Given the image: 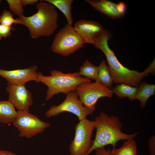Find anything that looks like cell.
I'll list each match as a JSON object with an SVG mask.
<instances>
[{"label":"cell","mask_w":155,"mask_h":155,"mask_svg":"<svg viewBox=\"0 0 155 155\" xmlns=\"http://www.w3.org/2000/svg\"><path fill=\"white\" fill-rule=\"evenodd\" d=\"M0 155H16V154L11 151L0 150Z\"/></svg>","instance_id":"83f0119b"},{"label":"cell","mask_w":155,"mask_h":155,"mask_svg":"<svg viewBox=\"0 0 155 155\" xmlns=\"http://www.w3.org/2000/svg\"><path fill=\"white\" fill-rule=\"evenodd\" d=\"M111 90L112 93L115 94L119 98L123 99L127 97L130 101H133L135 100L138 88L122 83L117 84Z\"/></svg>","instance_id":"2e32d148"},{"label":"cell","mask_w":155,"mask_h":155,"mask_svg":"<svg viewBox=\"0 0 155 155\" xmlns=\"http://www.w3.org/2000/svg\"><path fill=\"white\" fill-rule=\"evenodd\" d=\"M98 82L109 88L112 87L113 82L111 75L108 66L104 59H103L98 67Z\"/></svg>","instance_id":"ac0fdd59"},{"label":"cell","mask_w":155,"mask_h":155,"mask_svg":"<svg viewBox=\"0 0 155 155\" xmlns=\"http://www.w3.org/2000/svg\"><path fill=\"white\" fill-rule=\"evenodd\" d=\"M37 78L48 87L45 100L48 101L55 95L60 93L66 95L69 92L75 91L80 84L91 82V80L81 76L78 72L64 73L59 70H51L50 76H45L38 72Z\"/></svg>","instance_id":"277c9868"},{"label":"cell","mask_w":155,"mask_h":155,"mask_svg":"<svg viewBox=\"0 0 155 155\" xmlns=\"http://www.w3.org/2000/svg\"><path fill=\"white\" fill-rule=\"evenodd\" d=\"M57 7L64 15L68 24L72 25L73 19L71 12V5L73 0H43Z\"/></svg>","instance_id":"e0dca14e"},{"label":"cell","mask_w":155,"mask_h":155,"mask_svg":"<svg viewBox=\"0 0 155 155\" xmlns=\"http://www.w3.org/2000/svg\"><path fill=\"white\" fill-rule=\"evenodd\" d=\"M112 37L110 32L105 29L93 45L96 48L101 50L105 55L113 82L117 84L123 83L138 88L143 78L149 74L144 71L139 72L130 70L123 65L108 45V41Z\"/></svg>","instance_id":"6da1fadb"},{"label":"cell","mask_w":155,"mask_h":155,"mask_svg":"<svg viewBox=\"0 0 155 155\" xmlns=\"http://www.w3.org/2000/svg\"><path fill=\"white\" fill-rule=\"evenodd\" d=\"M73 27L85 43L93 44L104 30L99 23L85 20L76 22Z\"/></svg>","instance_id":"7c38bea8"},{"label":"cell","mask_w":155,"mask_h":155,"mask_svg":"<svg viewBox=\"0 0 155 155\" xmlns=\"http://www.w3.org/2000/svg\"><path fill=\"white\" fill-rule=\"evenodd\" d=\"M75 91L83 105L92 114L98 100L103 97L111 98L113 95L111 89L100 82L85 83L80 84Z\"/></svg>","instance_id":"52a82bcc"},{"label":"cell","mask_w":155,"mask_h":155,"mask_svg":"<svg viewBox=\"0 0 155 155\" xmlns=\"http://www.w3.org/2000/svg\"><path fill=\"white\" fill-rule=\"evenodd\" d=\"M155 59H154L144 71L148 74L150 73L154 75L155 73Z\"/></svg>","instance_id":"484cf974"},{"label":"cell","mask_w":155,"mask_h":155,"mask_svg":"<svg viewBox=\"0 0 155 155\" xmlns=\"http://www.w3.org/2000/svg\"><path fill=\"white\" fill-rule=\"evenodd\" d=\"M94 9L113 19L123 17L124 14L121 11L119 3H116L108 0H86Z\"/></svg>","instance_id":"4fadbf2b"},{"label":"cell","mask_w":155,"mask_h":155,"mask_svg":"<svg viewBox=\"0 0 155 155\" xmlns=\"http://www.w3.org/2000/svg\"><path fill=\"white\" fill-rule=\"evenodd\" d=\"M17 111V117L13 124L18 130L21 137L30 138L43 133L51 126L50 123L29 112Z\"/></svg>","instance_id":"ba28073f"},{"label":"cell","mask_w":155,"mask_h":155,"mask_svg":"<svg viewBox=\"0 0 155 155\" xmlns=\"http://www.w3.org/2000/svg\"><path fill=\"white\" fill-rule=\"evenodd\" d=\"M14 28L13 26L9 27L0 24V40L2 38H6L12 34L11 31Z\"/></svg>","instance_id":"603a6c76"},{"label":"cell","mask_w":155,"mask_h":155,"mask_svg":"<svg viewBox=\"0 0 155 155\" xmlns=\"http://www.w3.org/2000/svg\"><path fill=\"white\" fill-rule=\"evenodd\" d=\"M25 85L7 82L6 90L9 94L8 100L18 111L29 112L33 99L31 93L26 88Z\"/></svg>","instance_id":"30bf717a"},{"label":"cell","mask_w":155,"mask_h":155,"mask_svg":"<svg viewBox=\"0 0 155 155\" xmlns=\"http://www.w3.org/2000/svg\"><path fill=\"white\" fill-rule=\"evenodd\" d=\"M112 155H137V146L133 139L126 140L119 148H113Z\"/></svg>","instance_id":"d6986e66"},{"label":"cell","mask_w":155,"mask_h":155,"mask_svg":"<svg viewBox=\"0 0 155 155\" xmlns=\"http://www.w3.org/2000/svg\"><path fill=\"white\" fill-rule=\"evenodd\" d=\"M37 12L31 16L24 15L18 17L23 25L28 28L30 36L36 39L50 36L58 28V13L51 4L40 0L36 5Z\"/></svg>","instance_id":"3957f363"},{"label":"cell","mask_w":155,"mask_h":155,"mask_svg":"<svg viewBox=\"0 0 155 155\" xmlns=\"http://www.w3.org/2000/svg\"><path fill=\"white\" fill-rule=\"evenodd\" d=\"M64 112L74 114L78 117L79 121L86 118L87 116L92 114L91 111L85 107L79 100L75 91L68 93L65 100L60 104L51 106L45 113V116L47 118H50Z\"/></svg>","instance_id":"9c48e42d"},{"label":"cell","mask_w":155,"mask_h":155,"mask_svg":"<svg viewBox=\"0 0 155 155\" xmlns=\"http://www.w3.org/2000/svg\"><path fill=\"white\" fill-rule=\"evenodd\" d=\"M14 24H22V23L18 18H14L13 14L10 11L3 9L0 16V24L11 27Z\"/></svg>","instance_id":"44dd1931"},{"label":"cell","mask_w":155,"mask_h":155,"mask_svg":"<svg viewBox=\"0 0 155 155\" xmlns=\"http://www.w3.org/2000/svg\"><path fill=\"white\" fill-rule=\"evenodd\" d=\"M84 42L71 25L67 24L55 35L51 49L54 53L67 57L84 47Z\"/></svg>","instance_id":"5b68a950"},{"label":"cell","mask_w":155,"mask_h":155,"mask_svg":"<svg viewBox=\"0 0 155 155\" xmlns=\"http://www.w3.org/2000/svg\"><path fill=\"white\" fill-rule=\"evenodd\" d=\"M79 74L82 76L97 81L98 78V69L88 59L80 67Z\"/></svg>","instance_id":"ffe728a7"},{"label":"cell","mask_w":155,"mask_h":155,"mask_svg":"<svg viewBox=\"0 0 155 155\" xmlns=\"http://www.w3.org/2000/svg\"><path fill=\"white\" fill-rule=\"evenodd\" d=\"M95 128L94 121L87 118L75 125V136L69 148L70 155H86L92 145V137Z\"/></svg>","instance_id":"8992f818"},{"label":"cell","mask_w":155,"mask_h":155,"mask_svg":"<svg viewBox=\"0 0 155 155\" xmlns=\"http://www.w3.org/2000/svg\"><path fill=\"white\" fill-rule=\"evenodd\" d=\"M95 150V155H112L111 150L110 149H106L104 147L98 148Z\"/></svg>","instance_id":"d4e9b609"},{"label":"cell","mask_w":155,"mask_h":155,"mask_svg":"<svg viewBox=\"0 0 155 155\" xmlns=\"http://www.w3.org/2000/svg\"><path fill=\"white\" fill-rule=\"evenodd\" d=\"M21 4L24 7L29 5H33L39 2L38 0H21Z\"/></svg>","instance_id":"4316f807"},{"label":"cell","mask_w":155,"mask_h":155,"mask_svg":"<svg viewBox=\"0 0 155 155\" xmlns=\"http://www.w3.org/2000/svg\"><path fill=\"white\" fill-rule=\"evenodd\" d=\"M13 105L8 100L0 101V123H13L17 115Z\"/></svg>","instance_id":"5bb4252c"},{"label":"cell","mask_w":155,"mask_h":155,"mask_svg":"<svg viewBox=\"0 0 155 155\" xmlns=\"http://www.w3.org/2000/svg\"><path fill=\"white\" fill-rule=\"evenodd\" d=\"M1 2H2V1L0 0V4L1 3Z\"/></svg>","instance_id":"f1b7e54d"},{"label":"cell","mask_w":155,"mask_h":155,"mask_svg":"<svg viewBox=\"0 0 155 155\" xmlns=\"http://www.w3.org/2000/svg\"><path fill=\"white\" fill-rule=\"evenodd\" d=\"M155 84H150L145 82L140 83L138 87L135 98L140 101L141 108L145 106L149 97L155 95Z\"/></svg>","instance_id":"9a60e30c"},{"label":"cell","mask_w":155,"mask_h":155,"mask_svg":"<svg viewBox=\"0 0 155 155\" xmlns=\"http://www.w3.org/2000/svg\"><path fill=\"white\" fill-rule=\"evenodd\" d=\"M94 121L96 129L95 136L86 155L97 148L107 145H111L113 148H115L119 141L133 139L138 133L136 132L128 134L123 132L122 124L118 117L109 116L103 112L96 117Z\"/></svg>","instance_id":"7a4b0ae2"},{"label":"cell","mask_w":155,"mask_h":155,"mask_svg":"<svg viewBox=\"0 0 155 155\" xmlns=\"http://www.w3.org/2000/svg\"><path fill=\"white\" fill-rule=\"evenodd\" d=\"M6 1L10 11L13 14L18 17L24 15V10L21 4V0H7Z\"/></svg>","instance_id":"7402d4cb"},{"label":"cell","mask_w":155,"mask_h":155,"mask_svg":"<svg viewBox=\"0 0 155 155\" xmlns=\"http://www.w3.org/2000/svg\"><path fill=\"white\" fill-rule=\"evenodd\" d=\"M148 149L150 155H155V136L150 137L148 142Z\"/></svg>","instance_id":"cb8c5ba5"},{"label":"cell","mask_w":155,"mask_h":155,"mask_svg":"<svg viewBox=\"0 0 155 155\" xmlns=\"http://www.w3.org/2000/svg\"><path fill=\"white\" fill-rule=\"evenodd\" d=\"M38 67L33 65L28 68L13 70L0 69V76L8 83L14 84H24L30 81L38 82L37 78Z\"/></svg>","instance_id":"8fae6325"}]
</instances>
